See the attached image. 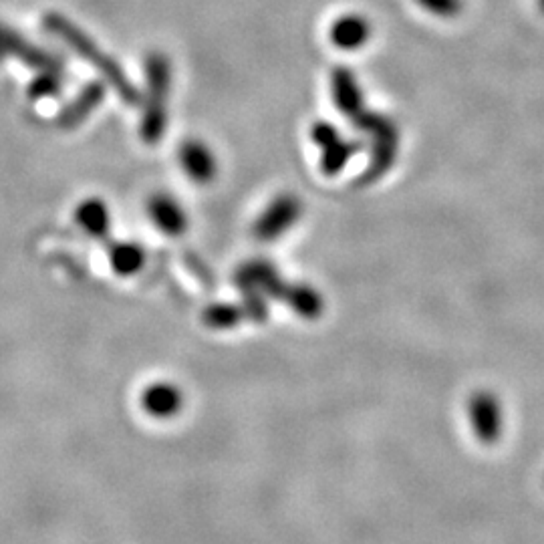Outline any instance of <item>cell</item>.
<instances>
[{
	"instance_id": "6da1fadb",
	"label": "cell",
	"mask_w": 544,
	"mask_h": 544,
	"mask_svg": "<svg viewBox=\"0 0 544 544\" xmlns=\"http://www.w3.org/2000/svg\"><path fill=\"white\" fill-rule=\"evenodd\" d=\"M45 29L53 35H57L61 41H65L81 59L89 61L101 75L103 79L119 93V97L127 105H138L142 101L140 91L131 85L123 69L119 67L117 61H113L107 53H103L79 27H75L71 21H67L61 15H47L45 17Z\"/></svg>"
},
{
	"instance_id": "7a4b0ae2",
	"label": "cell",
	"mask_w": 544,
	"mask_h": 544,
	"mask_svg": "<svg viewBox=\"0 0 544 544\" xmlns=\"http://www.w3.org/2000/svg\"><path fill=\"white\" fill-rule=\"evenodd\" d=\"M148 101L142 119V138L148 144H156L168 127V95L172 83V65L164 53H150L146 59Z\"/></svg>"
},
{
	"instance_id": "3957f363",
	"label": "cell",
	"mask_w": 544,
	"mask_h": 544,
	"mask_svg": "<svg viewBox=\"0 0 544 544\" xmlns=\"http://www.w3.org/2000/svg\"><path fill=\"white\" fill-rule=\"evenodd\" d=\"M351 121L359 129L367 131L369 138H371L373 152H371L369 168L363 174V182H373V180L381 178L393 166V162H395L397 142H399L397 127H395V123L389 117L373 113V111H367L365 107L359 113H355L351 117Z\"/></svg>"
},
{
	"instance_id": "277c9868",
	"label": "cell",
	"mask_w": 544,
	"mask_h": 544,
	"mask_svg": "<svg viewBox=\"0 0 544 544\" xmlns=\"http://www.w3.org/2000/svg\"><path fill=\"white\" fill-rule=\"evenodd\" d=\"M236 285L244 295H260L264 299L281 301H285L289 291V285L268 260H250L242 264L236 272Z\"/></svg>"
},
{
	"instance_id": "5b68a950",
	"label": "cell",
	"mask_w": 544,
	"mask_h": 544,
	"mask_svg": "<svg viewBox=\"0 0 544 544\" xmlns=\"http://www.w3.org/2000/svg\"><path fill=\"white\" fill-rule=\"evenodd\" d=\"M303 206L297 196L283 194L272 200L254 222V234L260 240H277L285 236L301 218Z\"/></svg>"
},
{
	"instance_id": "8992f818",
	"label": "cell",
	"mask_w": 544,
	"mask_h": 544,
	"mask_svg": "<svg viewBox=\"0 0 544 544\" xmlns=\"http://www.w3.org/2000/svg\"><path fill=\"white\" fill-rule=\"evenodd\" d=\"M468 416L476 438L482 444H496L502 434V410L490 391H478L468 401Z\"/></svg>"
},
{
	"instance_id": "52a82bcc",
	"label": "cell",
	"mask_w": 544,
	"mask_h": 544,
	"mask_svg": "<svg viewBox=\"0 0 544 544\" xmlns=\"http://www.w3.org/2000/svg\"><path fill=\"white\" fill-rule=\"evenodd\" d=\"M180 166L194 184H210L216 178L218 162L212 150L200 140H186L178 152Z\"/></svg>"
},
{
	"instance_id": "ba28073f",
	"label": "cell",
	"mask_w": 544,
	"mask_h": 544,
	"mask_svg": "<svg viewBox=\"0 0 544 544\" xmlns=\"http://www.w3.org/2000/svg\"><path fill=\"white\" fill-rule=\"evenodd\" d=\"M148 216L166 236H180L188 228L184 208L170 194H154L148 200Z\"/></svg>"
},
{
	"instance_id": "9c48e42d",
	"label": "cell",
	"mask_w": 544,
	"mask_h": 544,
	"mask_svg": "<svg viewBox=\"0 0 544 544\" xmlns=\"http://www.w3.org/2000/svg\"><path fill=\"white\" fill-rule=\"evenodd\" d=\"M331 93L337 109L349 119L359 113L363 105V91L357 83V77L349 67H335L331 73Z\"/></svg>"
},
{
	"instance_id": "30bf717a",
	"label": "cell",
	"mask_w": 544,
	"mask_h": 544,
	"mask_svg": "<svg viewBox=\"0 0 544 544\" xmlns=\"http://www.w3.org/2000/svg\"><path fill=\"white\" fill-rule=\"evenodd\" d=\"M371 37V25L361 15H343L331 27V43L341 51H357Z\"/></svg>"
},
{
	"instance_id": "8fae6325",
	"label": "cell",
	"mask_w": 544,
	"mask_h": 544,
	"mask_svg": "<svg viewBox=\"0 0 544 544\" xmlns=\"http://www.w3.org/2000/svg\"><path fill=\"white\" fill-rule=\"evenodd\" d=\"M144 410L154 418H172L180 412L182 407V393L176 385L158 381L150 387H146L142 395Z\"/></svg>"
},
{
	"instance_id": "7c38bea8",
	"label": "cell",
	"mask_w": 544,
	"mask_h": 544,
	"mask_svg": "<svg viewBox=\"0 0 544 544\" xmlns=\"http://www.w3.org/2000/svg\"><path fill=\"white\" fill-rule=\"evenodd\" d=\"M75 218L79 222V226L93 238L103 240L109 234L111 228V216H109V208L103 200L91 198L79 204Z\"/></svg>"
},
{
	"instance_id": "4fadbf2b",
	"label": "cell",
	"mask_w": 544,
	"mask_h": 544,
	"mask_svg": "<svg viewBox=\"0 0 544 544\" xmlns=\"http://www.w3.org/2000/svg\"><path fill=\"white\" fill-rule=\"evenodd\" d=\"M107 252L111 268L121 277L135 275V272H140L146 264V252L135 242H113Z\"/></svg>"
},
{
	"instance_id": "5bb4252c",
	"label": "cell",
	"mask_w": 544,
	"mask_h": 544,
	"mask_svg": "<svg viewBox=\"0 0 544 544\" xmlns=\"http://www.w3.org/2000/svg\"><path fill=\"white\" fill-rule=\"evenodd\" d=\"M103 95H105V87H103V85H99V83L87 85V87L79 93V97H77L69 107L63 109V113H61L63 125L73 127V125L81 123V121H83V119H85V117L101 103Z\"/></svg>"
},
{
	"instance_id": "9a60e30c",
	"label": "cell",
	"mask_w": 544,
	"mask_h": 544,
	"mask_svg": "<svg viewBox=\"0 0 544 544\" xmlns=\"http://www.w3.org/2000/svg\"><path fill=\"white\" fill-rule=\"evenodd\" d=\"M285 303L303 319H317L323 313V297L309 285H289Z\"/></svg>"
},
{
	"instance_id": "2e32d148",
	"label": "cell",
	"mask_w": 544,
	"mask_h": 544,
	"mask_svg": "<svg viewBox=\"0 0 544 544\" xmlns=\"http://www.w3.org/2000/svg\"><path fill=\"white\" fill-rule=\"evenodd\" d=\"M359 148L361 146L355 142L337 138L329 146L321 148V170L327 176H337L349 164V160L359 152Z\"/></svg>"
},
{
	"instance_id": "e0dca14e",
	"label": "cell",
	"mask_w": 544,
	"mask_h": 544,
	"mask_svg": "<svg viewBox=\"0 0 544 544\" xmlns=\"http://www.w3.org/2000/svg\"><path fill=\"white\" fill-rule=\"evenodd\" d=\"M242 319H244V311H242V307H236V305L220 303V305H212L204 311V321L212 329H232Z\"/></svg>"
},
{
	"instance_id": "ac0fdd59",
	"label": "cell",
	"mask_w": 544,
	"mask_h": 544,
	"mask_svg": "<svg viewBox=\"0 0 544 544\" xmlns=\"http://www.w3.org/2000/svg\"><path fill=\"white\" fill-rule=\"evenodd\" d=\"M420 7L438 17H456L462 11V0H418Z\"/></svg>"
},
{
	"instance_id": "d6986e66",
	"label": "cell",
	"mask_w": 544,
	"mask_h": 544,
	"mask_svg": "<svg viewBox=\"0 0 544 544\" xmlns=\"http://www.w3.org/2000/svg\"><path fill=\"white\" fill-rule=\"evenodd\" d=\"M538 5H540V9H542V13H544V0H538Z\"/></svg>"
}]
</instances>
